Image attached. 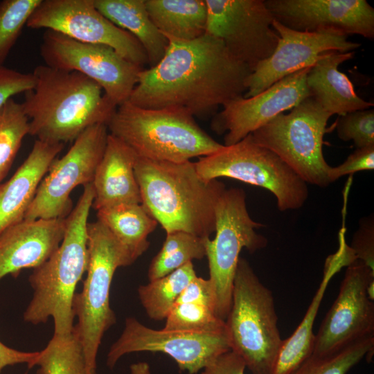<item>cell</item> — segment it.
I'll use <instances>...</instances> for the list:
<instances>
[{"mask_svg":"<svg viewBox=\"0 0 374 374\" xmlns=\"http://www.w3.org/2000/svg\"><path fill=\"white\" fill-rule=\"evenodd\" d=\"M168 39L160 62L139 73L130 103L148 109L180 108L204 118L246 92L252 71L222 40L207 33L190 41Z\"/></svg>","mask_w":374,"mask_h":374,"instance_id":"6da1fadb","label":"cell"},{"mask_svg":"<svg viewBox=\"0 0 374 374\" xmlns=\"http://www.w3.org/2000/svg\"><path fill=\"white\" fill-rule=\"evenodd\" d=\"M34 87L21 103L29 121V135L48 143L74 141L87 128L107 126L117 107L102 88L71 71L37 66Z\"/></svg>","mask_w":374,"mask_h":374,"instance_id":"7a4b0ae2","label":"cell"},{"mask_svg":"<svg viewBox=\"0 0 374 374\" xmlns=\"http://www.w3.org/2000/svg\"><path fill=\"white\" fill-rule=\"evenodd\" d=\"M134 172L141 204L166 231L209 238L215 229V206L226 188L198 175L195 162L174 163L137 157Z\"/></svg>","mask_w":374,"mask_h":374,"instance_id":"3957f363","label":"cell"},{"mask_svg":"<svg viewBox=\"0 0 374 374\" xmlns=\"http://www.w3.org/2000/svg\"><path fill=\"white\" fill-rule=\"evenodd\" d=\"M95 192L93 184L82 195L66 217L64 238L54 253L33 269L29 282L33 298L24 320L33 324L54 321V334L66 335L73 329V302L75 288L88 265L87 224Z\"/></svg>","mask_w":374,"mask_h":374,"instance_id":"277c9868","label":"cell"},{"mask_svg":"<svg viewBox=\"0 0 374 374\" xmlns=\"http://www.w3.org/2000/svg\"><path fill=\"white\" fill-rule=\"evenodd\" d=\"M107 129L137 157L154 161L185 162L224 146L203 130L190 113L177 107L148 109L127 101L117 107Z\"/></svg>","mask_w":374,"mask_h":374,"instance_id":"5b68a950","label":"cell"},{"mask_svg":"<svg viewBox=\"0 0 374 374\" xmlns=\"http://www.w3.org/2000/svg\"><path fill=\"white\" fill-rule=\"evenodd\" d=\"M225 323L231 350L251 373L271 374L283 341L274 296L244 258L238 262Z\"/></svg>","mask_w":374,"mask_h":374,"instance_id":"8992f818","label":"cell"},{"mask_svg":"<svg viewBox=\"0 0 374 374\" xmlns=\"http://www.w3.org/2000/svg\"><path fill=\"white\" fill-rule=\"evenodd\" d=\"M88 265L80 292L75 293L73 326L81 343L87 374H96V357L102 338L114 324L109 293L117 268L132 265L127 253L109 229L96 220L87 224Z\"/></svg>","mask_w":374,"mask_h":374,"instance_id":"52a82bcc","label":"cell"},{"mask_svg":"<svg viewBox=\"0 0 374 374\" xmlns=\"http://www.w3.org/2000/svg\"><path fill=\"white\" fill-rule=\"evenodd\" d=\"M195 166L206 181L229 177L267 189L280 211L299 209L308 197V184L272 151L257 143L251 134L199 157Z\"/></svg>","mask_w":374,"mask_h":374,"instance_id":"ba28073f","label":"cell"},{"mask_svg":"<svg viewBox=\"0 0 374 374\" xmlns=\"http://www.w3.org/2000/svg\"><path fill=\"white\" fill-rule=\"evenodd\" d=\"M331 116L309 96L290 113L278 114L251 134L257 143L276 154L305 182L325 188L331 184V166L323 157V143Z\"/></svg>","mask_w":374,"mask_h":374,"instance_id":"9c48e42d","label":"cell"},{"mask_svg":"<svg viewBox=\"0 0 374 374\" xmlns=\"http://www.w3.org/2000/svg\"><path fill=\"white\" fill-rule=\"evenodd\" d=\"M215 235L206 241L209 280L216 296V314L225 321L232 301L233 281L240 253L265 248L267 239L256 229L265 225L251 217L243 189H225L215 206Z\"/></svg>","mask_w":374,"mask_h":374,"instance_id":"30bf717a","label":"cell"},{"mask_svg":"<svg viewBox=\"0 0 374 374\" xmlns=\"http://www.w3.org/2000/svg\"><path fill=\"white\" fill-rule=\"evenodd\" d=\"M45 65L78 72L96 82L116 107L129 100L143 69L112 48L84 43L51 30H46L40 45Z\"/></svg>","mask_w":374,"mask_h":374,"instance_id":"8fae6325","label":"cell"},{"mask_svg":"<svg viewBox=\"0 0 374 374\" xmlns=\"http://www.w3.org/2000/svg\"><path fill=\"white\" fill-rule=\"evenodd\" d=\"M109 134L107 126L87 128L61 158H55L41 181L25 220L66 218L73 210L70 195L77 186L93 182L103 156Z\"/></svg>","mask_w":374,"mask_h":374,"instance_id":"7c38bea8","label":"cell"},{"mask_svg":"<svg viewBox=\"0 0 374 374\" xmlns=\"http://www.w3.org/2000/svg\"><path fill=\"white\" fill-rule=\"evenodd\" d=\"M206 33L222 41L229 52L253 71L274 53L279 35L265 0H205Z\"/></svg>","mask_w":374,"mask_h":374,"instance_id":"4fadbf2b","label":"cell"},{"mask_svg":"<svg viewBox=\"0 0 374 374\" xmlns=\"http://www.w3.org/2000/svg\"><path fill=\"white\" fill-rule=\"evenodd\" d=\"M26 26L54 30L84 43L105 45L142 68L148 64L139 42L104 17L93 0H42Z\"/></svg>","mask_w":374,"mask_h":374,"instance_id":"5bb4252c","label":"cell"},{"mask_svg":"<svg viewBox=\"0 0 374 374\" xmlns=\"http://www.w3.org/2000/svg\"><path fill=\"white\" fill-rule=\"evenodd\" d=\"M230 350L226 328L215 332L155 330L127 317L121 335L110 347L107 365L113 368L131 353L160 352L171 357L181 371L195 374Z\"/></svg>","mask_w":374,"mask_h":374,"instance_id":"9a60e30c","label":"cell"},{"mask_svg":"<svg viewBox=\"0 0 374 374\" xmlns=\"http://www.w3.org/2000/svg\"><path fill=\"white\" fill-rule=\"evenodd\" d=\"M374 271L356 259L347 266L335 301L315 335L312 355H326L374 335V302L368 292Z\"/></svg>","mask_w":374,"mask_h":374,"instance_id":"2e32d148","label":"cell"},{"mask_svg":"<svg viewBox=\"0 0 374 374\" xmlns=\"http://www.w3.org/2000/svg\"><path fill=\"white\" fill-rule=\"evenodd\" d=\"M272 27L279 35L278 44L271 56L260 62L247 78L244 98L254 96L289 74L312 66L326 53L350 52L361 46L334 30L299 31L276 19Z\"/></svg>","mask_w":374,"mask_h":374,"instance_id":"e0dca14e","label":"cell"},{"mask_svg":"<svg viewBox=\"0 0 374 374\" xmlns=\"http://www.w3.org/2000/svg\"><path fill=\"white\" fill-rule=\"evenodd\" d=\"M311 66L289 74L254 96H241L226 103L213 116L211 124L213 132L224 134V145L239 142L278 114L311 96L306 84Z\"/></svg>","mask_w":374,"mask_h":374,"instance_id":"ac0fdd59","label":"cell"},{"mask_svg":"<svg viewBox=\"0 0 374 374\" xmlns=\"http://www.w3.org/2000/svg\"><path fill=\"white\" fill-rule=\"evenodd\" d=\"M274 19L299 31L334 30L374 37V8L366 0H265Z\"/></svg>","mask_w":374,"mask_h":374,"instance_id":"d6986e66","label":"cell"},{"mask_svg":"<svg viewBox=\"0 0 374 374\" xmlns=\"http://www.w3.org/2000/svg\"><path fill=\"white\" fill-rule=\"evenodd\" d=\"M65 229L66 218L24 219L6 229L0 233V281L44 262L60 246Z\"/></svg>","mask_w":374,"mask_h":374,"instance_id":"ffe728a7","label":"cell"},{"mask_svg":"<svg viewBox=\"0 0 374 374\" xmlns=\"http://www.w3.org/2000/svg\"><path fill=\"white\" fill-rule=\"evenodd\" d=\"M63 148V143L36 139L15 174L0 184V233L24 220L41 181Z\"/></svg>","mask_w":374,"mask_h":374,"instance_id":"44dd1931","label":"cell"},{"mask_svg":"<svg viewBox=\"0 0 374 374\" xmlns=\"http://www.w3.org/2000/svg\"><path fill=\"white\" fill-rule=\"evenodd\" d=\"M136 158L130 147L109 133L92 182L95 192L92 208L98 211L120 204H141L134 172Z\"/></svg>","mask_w":374,"mask_h":374,"instance_id":"7402d4cb","label":"cell"},{"mask_svg":"<svg viewBox=\"0 0 374 374\" xmlns=\"http://www.w3.org/2000/svg\"><path fill=\"white\" fill-rule=\"evenodd\" d=\"M356 259L343 235H340L339 248L326 259L322 280L303 319L292 335L283 341L271 374H290L311 356L315 338L313 326L330 280Z\"/></svg>","mask_w":374,"mask_h":374,"instance_id":"603a6c76","label":"cell"},{"mask_svg":"<svg viewBox=\"0 0 374 374\" xmlns=\"http://www.w3.org/2000/svg\"><path fill=\"white\" fill-rule=\"evenodd\" d=\"M354 55V51L326 53L307 74L306 84L311 96L331 115L341 116L374 105L358 96L350 80L339 70V66Z\"/></svg>","mask_w":374,"mask_h":374,"instance_id":"cb8c5ba5","label":"cell"},{"mask_svg":"<svg viewBox=\"0 0 374 374\" xmlns=\"http://www.w3.org/2000/svg\"><path fill=\"white\" fill-rule=\"evenodd\" d=\"M93 3L104 17L139 42L150 67L163 57L169 42L150 18L145 0H93Z\"/></svg>","mask_w":374,"mask_h":374,"instance_id":"d4e9b609","label":"cell"},{"mask_svg":"<svg viewBox=\"0 0 374 374\" xmlns=\"http://www.w3.org/2000/svg\"><path fill=\"white\" fill-rule=\"evenodd\" d=\"M145 4L152 21L167 39L190 41L206 33L205 0H145Z\"/></svg>","mask_w":374,"mask_h":374,"instance_id":"484cf974","label":"cell"},{"mask_svg":"<svg viewBox=\"0 0 374 374\" xmlns=\"http://www.w3.org/2000/svg\"><path fill=\"white\" fill-rule=\"evenodd\" d=\"M97 219L112 233L132 263L148 249V235L158 225L141 204L100 208L97 211Z\"/></svg>","mask_w":374,"mask_h":374,"instance_id":"4316f807","label":"cell"},{"mask_svg":"<svg viewBox=\"0 0 374 374\" xmlns=\"http://www.w3.org/2000/svg\"><path fill=\"white\" fill-rule=\"evenodd\" d=\"M193 262L169 274L138 288V295L147 315L154 321L166 319L179 295L196 276Z\"/></svg>","mask_w":374,"mask_h":374,"instance_id":"83f0119b","label":"cell"},{"mask_svg":"<svg viewBox=\"0 0 374 374\" xmlns=\"http://www.w3.org/2000/svg\"><path fill=\"white\" fill-rule=\"evenodd\" d=\"M207 238L183 231L167 232L161 249L148 268L149 280L165 276L193 260L206 257Z\"/></svg>","mask_w":374,"mask_h":374,"instance_id":"f1b7e54d","label":"cell"},{"mask_svg":"<svg viewBox=\"0 0 374 374\" xmlns=\"http://www.w3.org/2000/svg\"><path fill=\"white\" fill-rule=\"evenodd\" d=\"M35 366H39L37 374H87L83 349L75 330L53 334L45 348L38 352L31 368Z\"/></svg>","mask_w":374,"mask_h":374,"instance_id":"f546056e","label":"cell"},{"mask_svg":"<svg viewBox=\"0 0 374 374\" xmlns=\"http://www.w3.org/2000/svg\"><path fill=\"white\" fill-rule=\"evenodd\" d=\"M374 335L355 341L326 355H311L290 374H347L362 359H371Z\"/></svg>","mask_w":374,"mask_h":374,"instance_id":"4dcf8cb0","label":"cell"},{"mask_svg":"<svg viewBox=\"0 0 374 374\" xmlns=\"http://www.w3.org/2000/svg\"><path fill=\"white\" fill-rule=\"evenodd\" d=\"M28 134L29 121L22 104L10 98L0 109V184Z\"/></svg>","mask_w":374,"mask_h":374,"instance_id":"1f68e13d","label":"cell"},{"mask_svg":"<svg viewBox=\"0 0 374 374\" xmlns=\"http://www.w3.org/2000/svg\"><path fill=\"white\" fill-rule=\"evenodd\" d=\"M165 320V330L215 332L226 330L225 321L213 310L196 303L175 304Z\"/></svg>","mask_w":374,"mask_h":374,"instance_id":"d6a6232c","label":"cell"},{"mask_svg":"<svg viewBox=\"0 0 374 374\" xmlns=\"http://www.w3.org/2000/svg\"><path fill=\"white\" fill-rule=\"evenodd\" d=\"M42 0L0 1V66H3L24 26Z\"/></svg>","mask_w":374,"mask_h":374,"instance_id":"836d02e7","label":"cell"},{"mask_svg":"<svg viewBox=\"0 0 374 374\" xmlns=\"http://www.w3.org/2000/svg\"><path fill=\"white\" fill-rule=\"evenodd\" d=\"M338 137L353 141L356 148L374 144V109L369 108L339 116L336 122Z\"/></svg>","mask_w":374,"mask_h":374,"instance_id":"e575fe53","label":"cell"},{"mask_svg":"<svg viewBox=\"0 0 374 374\" xmlns=\"http://www.w3.org/2000/svg\"><path fill=\"white\" fill-rule=\"evenodd\" d=\"M350 247L357 259L374 271V219L373 215L359 220V228L353 235Z\"/></svg>","mask_w":374,"mask_h":374,"instance_id":"d590c367","label":"cell"},{"mask_svg":"<svg viewBox=\"0 0 374 374\" xmlns=\"http://www.w3.org/2000/svg\"><path fill=\"white\" fill-rule=\"evenodd\" d=\"M373 169L374 144L356 148L341 164L336 167H330L328 177L330 183H332L343 176Z\"/></svg>","mask_w":374,"mask_h":374,"instance_id":"8d00e7d4","label":"cell"},{"mask_svg":"<svg viewBox=\"0 0 374 374\" xmlns=\"http://www.w3.org/2000/svg\"><path fill=\"white\" fill-rule=\"evenodd\" d=\"M34 83L32 73H21L0 66V109L14 96L31 90Z\"/></svg>","mask_w":374,"mask_h":374,"instance_id":"74e56055","label":"cell"},{"mask_svg":"<svg viewBox=\"0 0 374 374\" xmlns=\"http://www.w3.org/2000/svg\"><path fill=\"white\" fill-rule=\"evenodd\" d=\"M184 303L202 305L216 313V296L210 280L197 276L192 279L183 290L175 304Z\"/></svg>","mask_w":374,"mask_h":374,"instance_id":"f35d334b","label":"cell"},{"mask_svg":"<svg viewBox=\"0 0 374 374\" xmlns=\"http://www.w3.org/2000/svg\"><path fill=\"white\" fill-rule=\"evenodd\" d=\"M245 368L243 359L230 350L204 367L201 374H244Z\"/></svg>","mask_w":374,"mask_h":374,"instance_id":"ab89813d","label":"cell"},{"mask_svg":"<svg viewBox=\"0 0 374 374\" xmlns=\"http://www.w3.org/2000/svg\"><path fill=\"white\" fill-rule=\"evenodd\" d=\"M38 355V352H24L7 346L0 341V374L8 366L26 364L28 368Z\"/></svg>","mask_w":374,"mask_h":374,"instance_id":"60d3db41","label":"cell"},{"mask_svg":"<svg viewBox=\"0 0 374 374\" xmlns=\"http://www.w3.org/2000/svg\"><path fill=\"white\" fill-rule=\"evenodd\" d=\"M131 374H151L149 365L145 362H139L130 366Z\"/></svg>","mask_w":374,"mask_h":374,"instance_id":"b9f144b4","label":"cell"}]
</instances>
